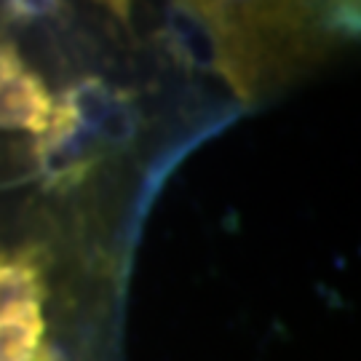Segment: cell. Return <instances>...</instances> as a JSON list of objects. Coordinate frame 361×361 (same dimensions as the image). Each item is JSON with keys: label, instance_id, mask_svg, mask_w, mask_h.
<instances>
[{"label": "cell", "instance_id": "3", "mask_svg": "<svg viewBox=\"0 0 361 361\" xmlns=\"http://www.w3.org/2000/svg\"><path fill=\"white\" fill-rule=\"evenodd\" d=\"M171 11L244 110L361 49V3H171Z\"/></svg>", "mask_w": 361, "mask_h": 361}, {"label": "cell", "instance_id": "1", "mask_svg": "<svg viewBox=\"0 0 361 361\" xmlns=\"http://www.w3.org/2000/svg\"><path fill=\"white\" fill-rule=\"evenodd\" d=\"M241 113L171 3H0V207L142 225L177 164Z\"/></svg>", "mask_w": 361, "mask_h": 361}, {"label": "cell", "instance_id": "2", "mask_svg": "<svg viewBox=\"0 0 361 361\" xmlns=\"http://www.w3.org/2000/svg\"><path fill=\"white\" fill-rule=\"evenodd\" d=\"M142 225L65 201L0 207V361H123Z\"/></svg>", "mask_w": 361, "mask_h": 361}]
</instances>
